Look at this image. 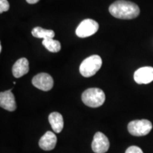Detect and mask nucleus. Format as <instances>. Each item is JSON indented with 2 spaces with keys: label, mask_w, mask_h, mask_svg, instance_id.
<instances>
[{
  "label": "nucleus",
  "mask_w": 153,
  "mask_h": 153,
  "mask_svg": "<svg viewBox=\"0 0 153 153\" xmlns=\"http://www.w3.org/2000/svg\"><path fill=\"white\" fill-rule=\"evenodd\" d=\"M110 14L115 18L133 19L140 14V8L136 4L126 0H118L110 5Z\"/></svg>",
  "instance_id": "f257e3e1"
},
{
  "label": "nucleus",
  "mask_w": 153,
  "mask_h": 153,
  "mask_svg": "<svg viewBox=\"0 0 153 153\" xmlns=\"http://www.w3.org/2000/svg\"><path fill=\"white\" fill-rule=\"evenodd\" d=\"M82 100L87 106L97 108L104 104L106 100V96L101 89L89 88L82 94Z\"/></svg>",
  "instance_id": "f03ea898"
},
{
  "label": "nucleus",
  "mask_w": 153,
  "mask_h": 153,
  "mask_svg": "<svg viewBox=\"0 0 153 153\" xmlns=\"http://www.w3.org/2000/svg\"><path fill=\"white\" fill-rule=\"evenodd\" d=\"M102 60L99 55H91L82 61L79 66V72L85 77H90L100 70Z\"/></svg>",
  "instance_id": "7ed1b4c3"
},
{
  "label": "nucleus",
  "mask_w": 153,
  "mask_h": 153,
  "mask_svg": "<svg viewBox=\"0 0 153 153\" xmlns=\"http://www.w3.org/2000/svg\"><path fill=\"white\" fill-rule=\"evenodd\" d=\"M152 128V123L146 119L133 120L128 125V132L134 136H144L148 135Z\"/></svg>",
  "instance_id": "20e7f679"
},
{
  "label": "nucleus",
  "mask_w": 153,
  "mask_h": 153,
  "mask_svg": "<svg viewBox=\"0 0 153 153\" xmlns=\"http://www.w3.org/2000/svg\"><path fill=\"white\" fill-rule=\"evenodd\" d=\"M99 24L93 19H85L76 29V35L79 38H87L94 35L99 30Z\"/></svg>",
  "instance_id": "39448f33"
},
{
  "label": "nucleus",
  "mask_w": 153,
  "mask_h": 153,
  "mask_svg": "<svg viewBox=\"0 0 153 153\" xmlns=\"http://www.w3.org/2000/svg\"><path fill=\"white\" fill-rule=\"evenodd\" d=\"M32 84L34 87L42 91H48L52 89L54 85L53 77L48 73H40L33 76Z\"/></svg>",
  "instance_id": "423d86ee"
},
{
  "label": "nucleus",
  "mask_w": 153,
  "mask_h": 153,
  "mask_svg": "<svg viewBox=\"0 0 153 153\" xmlns=\"http://www.w3.org/2000/svg\"><path fill=\"white\" fill-rule=\"evenodd\" d=\"M110 146L108 137L101 132L95 133L91 143V148L95 153H106Z\"/></svg>",
  "instance_id": "0eeeda50"
},
{
  "label": "nucleus",
  "mask_w": 153,
  "mask_h": 153,
  "mask_svg": "<svg viewBox=\"0 0 153 153\" xmlns=\"http://www.w3.org/2000/svg\"><path fill=\"white\" fill-rule=\"evenodd\" d=\"M134 80L139 85H147L153 81L152 67H143L134 73Z\"/></svg>",
  "instance_id": "6e6552de"
},
{
  "label": "nucleus",
  "mask_w": 153,
  "mask_h": 153,
  "mask_svg": "<svg viewBox=\"0 0 153 153\" xmlns=\"http://www.w3.org/2000/svg\"><path fill=\"white\" fill-rule=\"evenodd\" d=\"M0 106L9 111H14L16 109L15 97L11 92V89L0 93Z\"/></svg>",
  "instance_id": "1a4fd4ad"
},
{
  "label": "nucleus",
  "mask_w": 153,
  "mask_h": 153,
  "mask_svg": "<svg viewBox=\"0 0 153 153\" xmlns=\"http://www.w3.org/2000/svg\"><path fill=\"white\" fill-rule=\"evenodd\" d=\"M57 143V137L54 133L51 131H48L41 137L39 144L40 148L43 150H52L55 148Z\"/></svg>",
  "instance_id": "9d476101"
},
{
  "label": "nucleus",
  "mask_w": 153,
  "mask_h": 153,
  "mask_svg": "<svg viewBox=\"0 0 153 153\" xmlns=\"http://www.w3.org/2000/svg\"><path fill=\"white\" fill-rule=\"evenodd\" d=\"M29 71V62L25 57L19 59L12 68V73L16 78H19L25 75Z\"/></svg>",
  "instance_id": "9b49d317"
},
{
  "label": "nucleus",
  "mask_w": 153,
  "mask_h": 153,
  "mask_svg": "<svg viewBox=\"0 0 153 153\" xmlns=\"http://www.w3.org/2000/svg\"><path fill=\"white\" fill-rule=\"evenodd\" d=\"M48 120L55 133H60L64 127L62 116L58 112H53L49 115Z\"/></svg>",
  "instance_id": "f8f14e48"
},
{
  "label": "nucleus",
  "mask_w": 153,
  "mask_h": 153,
  "mask_svg": "<svg viewBox=\"0 0 153 153\" xmlns=\"http://www.w3.org/2000/svg\"><path fill=\"white\" fill-rule=\"evenodd\" d=\"M32 35L38 38H53L55 37V32L53 30L44 29L41 27H35L31 31Z\"/></svg>",
  "instance_id": "ddd939ff"
},
{
  "label": "nucleus",
  "mask_w": 153,
  "mask_h": 153,
  "mask_svg": "<svg viewBox=\"0 0 153 153\" xmlns=\"http://www.w3.org/2000/svg\"><path fill=\"white\" fill-rule=\"evenodd\" d=\"M42 44L45 46L48 51L51 53H57L60 51L61 44L58 41L53 38H46L43 39Z\"/></svg>",
  "instance_id": "4468645a"
},
{
  "label": "nucleus",
  "mask_w": 153,
  "mask_h": 153,
  "mask_svg": "<svg viewBox=\"0 0 153 153\" xmlns=\"http://www.w3.org/2000/svg\"><path fill=\"white\" fill-rule=\"evenodd\" d=\"M9 9V4L7 0H0V13L8 11Z\"/></svg>",
  "instance_id": "2eb2a0df"
},
{
  "label": "nucleus",
  "mask_w": 153,
  "mask_h": 153,
  "mask_svg": "<svg viewBox=\"0 0 153 153\" xmlns=\"http://www.w3.org/2000/svg\"><path fill=\"white\" fill-rule=\"evenodd\" d=\"M126 153H143L141 148L137 146H131L128 148L126 151Z\"/></svg>",
  "instance_id": "dca6fc26"
},
{
  "label": "nucleus",
  "mask_w": 153,
  "mask_h": 153,
  "mask_svg": "<svg viewBox=\"0 0 153 153\" xmlns=\"http://www.w3.org/2000/svg\"><path fill=\"white\" fill-rule=\"evenodd\" d=\"M40 0H26V1L28 4H36Z\"/></svg>",
  "instance_id": "f3484780"
},
{
  "label": "nucleus",
  "mask_w": 153,
  "mask_h": 153,
  "mask_svg": "<svg viewBox=\"0 0 153 153\" xmlns=\"http://www.w3.org/2000/svg\"><path fill=\"white\" fill-rule=\"evenodd\" d=\"M1 50H2V46H1V45L0 44V52H1Z\"/></svg>",
  "instance_id": "a211bd4d"
}]
</instances>
